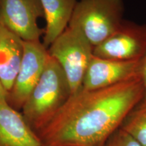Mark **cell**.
Instances as JSON below:
<instances>
[{"label":"cell","instance_id":"6da1fadb","mask_svg":"<svg viewBox=\"0 0 146 146\" xmlns=\"http://www.w3.org/2000/svg\"><path fill=\"white\" fill-rule=\"evenodd\" d=\"M144 93L141 77L104 88H81L38 133L42 145L104 146Z\"/></svg>","mask_w":146,"mask_h":146},{"label":"cell","instance_id":"7a4b0ae2","mask_svg":"<svg viewBox=\"0 0 146 146\" xmlns=\"http://www.w3.org/2000/svg\"><path fill=\"white\" fill-rule=\"evenodd\" d=\"M71 96L70 86L60 66L49 55L39 82L22 108V114L38 134L56 116Z\"/></svg>","mask_w":146,"mask_h":146},{"label":"cell","instance_id":"3957f363","mask_svg":"<svg viewBox=\"0 0 146 146\" xmlns=\"http://www.w3.org/2000/svg\"><path fill=\"white\" fill-rule=\"evenodd\" d=\"M123 0H78L69 25L77 27L94 47L124 21Z\"/></svg>","mask_w":146,"mask_h":146},{"label":"cell","instance_id":"277c9868","mask_svg":"<svg viewBox=\"0 0 146 146\" xmlns=\"http://www.w3.org/2000/svg\"><path fill=\"white\" fill-rule=\"evenodd\" d=\"M47 52L64 72L71 95L79 91L94 56V46L85 35L77 27L68 25L49 46Z\"/></svg>","mask_w":146,"mask_h":146},{"label":"cell","instance_id":"5b68a950","mask_svg":"<svg viewBox=\"0 0 146 146\" xmlns=\"http://www.w3.org/2000/svg\"><path fill=\"white\" fill-rule=\"evenodd\" d=\"M47 48L39 41H24V54L13 87L9 91L7 102L19 111L23 107L33 89L39 82L45 69Z\"/></svg>","mask_w":146,"mask_h":146},{"label":"cell","instance_id":"8992f818","mask_svg":"<svg viewBox=\"0 0 146 146\" xmlns=\"http://www.w3.org/2000/svg\"><path fill=\"white\" fill-rule=\"evenodd\" d=\"M93 53L106 59H141L146 53V25L124 21L116 31L94 47Z\"/></svg>","mask_w":146,"mask_h":146},{"label":"cell","instance_id":"52a82bcc","mask_svg":"<svg viewBox=\"0 0 146 146\" xmlns=\"http://www.w3.org/2000/svg\"><path fill=\"white\" fill-rule=\"evenodd\" d=\"M41 17L39 0H0V19L23 41H39L44 34V29L38 25Z\"/></svg>","mask_w":146,"mask_h":146},{"label":"cell","instance_id":"ba28073f","mask_svg":"<svg viewBox=\"0 0 146 146\" xmlns=\"http://www.w3.org/2000/svg\"><path fill=\"white\" fill-rule=\"evenodd\" d=\"M141 66L142 58L117 60L94 56L84 76L82 89L104 88L141 77Z\"/></svg>","mask_w":146,"mask_h":146},{"label":"cell","instance_id":"9c48e42d","mask_svg":"<svg viewBox=\"0 0 146 146\" xmlns=\"http://www.w3.org/2000/svg\"><path fill=\"white\" fill-rule=\"evenodd\" d=\"M0 146H43L21 112L0 101Z\"/></svg>","mask_w":146,"mask_h":146},{"label":"cell","instance_id":"30bf717a","mask_svg":"<svg viewBox=\"0 0 146 146\" xmlns=\"http://www.w3.org/2000/svg\"><path fill=\"white\" fill-rule=\"evenodd\" d=\"M23 54V40L0 19V80L8 93L13 87Z\"/></svg>","mask_w":146,"mask_h":146},{"label":"cell","instance_id":"8fae6325","mask_svg":"<svg viewBox=\"0 0 146 146\" xmlns=\"http://www.w3.org/2000/svg\"><path fill=\"white\" fill-rule=\"evenodd\" d=\"M78 0H39L46 25L43 36L46 48L68 27Z\"/></svg>","mask_w":146,"mask_h":146},{"label":"cell","instance_id":"7c38bea8","mask_svg":"<svg viewBox=\"0 0 146 146\" xmlns=\"http://www.w3.org/2000/svg\"><path fill=\"white\" fill-rule=\"evenodd\" d=\"M120 128L135 139L142 146H146V98H143L133 108Z\"/></svg>","mask_w":146,"mask_h":146},{"label":"cell","instance_id":"4fadbf2b","mask_svg":"<svg viewBox=\"0 0 146 146\" xmlns=\"http://www.w3.org/2000/svg\"><path fill=\"white\" fill-rule=\"evenodd\" d=\"M104 146H142L131 135L119 128L110 137Z\"/></svg>","mask_w":146,"mask_h":146},{"label":"cell","instance_id":"5bb4252c","mask_svg":"<svg viewBox=\"0 0 146 146\" xmlns=\"http://www.w3.org/2000/svg\"><path fill=\"white\" fill-rule=\"evenodd\" d=\"M141 77L143 81L144 86V98H146V53L142 58V66H141Z\"/></svg>","mask_w":146,"mask_h":146},{"label":"cell","instance_id":"9a60e30c","mask_svg":"<svg viewBox=\"0 0 146 146\" xmlns=\"http://www.w3.org/2000/svg\"><path fill=\"white\" fill-rule=\"evenodd\" d=\"M8 95V93L5 89L4 87L3 86L1 80H0V101H3V100H6L7 101Z\"/></svg>","mask_w":146,"mask_h":146}]
</instances>
